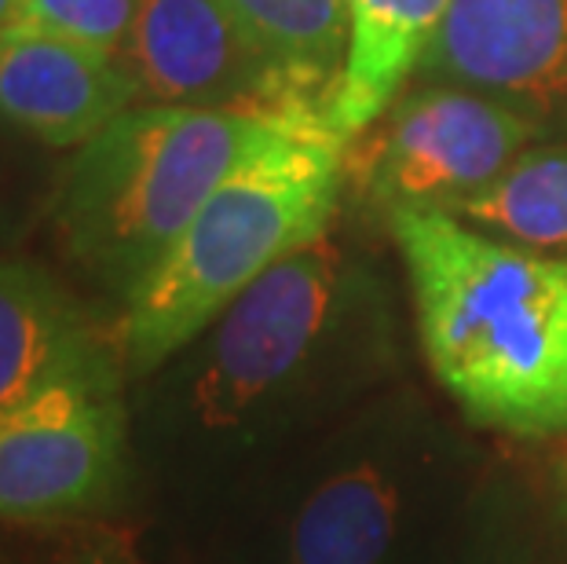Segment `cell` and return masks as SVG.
<instances>
[{
  "instance_id": "11",
  "label": "cell",
  "mask_w": 567,
  "mask_h": 564,
  "mask_svg": "<svg viewBox=\"0 0 567 564\" xmlns=\"http://www.w3.org/2000/svg\"><path fill=\"white\" fill-rule=\"evenodd\" d=\"M451 0H348L352 44L337 81L330 122L344 140L389 111L425 59Z\"/></svg>"
},
{
  "instance_id": "13",
  "label": "cell",
  "mask_w": 567,
  "mask_h": 564,
  "mask_svg": "<svg viewBox=\"0 0 567 564\" xmlns=\"http://www.w3.org/2000/svg\"><path fill=\"white\" fill-rule=\"evenodd\" d=\"M293 92L330 106L344 74L352 16L348 0H224Z\"/></svg>"
},
{
  "instance_id": "12",
  "label": "cell",
  "mask_w": 567,
  "mask_h": 564,
  "mask_svg": "<svg viewBox=\"0 0 567 564\" xmlns=\"http://www.w3.org/2000/svg\"><path fill=\"white\" fill-rule=\"evenodd\" d=\"M400 527L395 480L373 462L348 465L311 491L289 532V564H381Z\"/></svg>"
},
{
  "instance_id": "4",
  "label": "cell",
  "mask_w": 567,
  "mask_h": 564,
  "mask_svg": "<svg viewBox=\"0 0 567 564\" xmlns=\"http://www.w3.org/2000/svg\"><path fill=\"white\" fill-rule=\"evenodd\" d=\"M538 125L462 89H421L348 140L344 170L384 209L454 213L527 151Z\"/></svg>"
},
{
  "instance_id": "15",
  "label": "cell",
  "mask_w": 567,
  "mask_h": 564,
  "mask_svg": "<svg viewBox=\"0 0 567 564\" xmlns=\"http://www.w3.org/2000/svg\"><path fill=\"white\" fill-rule=\"evenodd\" d=\"M140 0H19L8 30L48 33L122 59Z\"/></svg>"
},
{
  "instance_id": "10",
  "label": "cell",
  "mask_w": 567,
  "mask_h": 564,
  "mask_svg": "<svg viewBox=\"0 0 567 564\" xmlns=\"http://www.w3.org/2000/svg\"><path fill=\"white\" fill-rule=\"evenodd\" d=\"M111 356L48 271L0 260V418L52 381Z\"/></svg>"
},
{
  "instance_id": "7",
  "label": "cell",
  "mask_w": 567,
  "mask_h": 564,
  "mask_svg": "<svg viewBox=\"0 0 567 564\" xmlns=\"http://www.w3.org/2000/svg\"><path fill=\"white\" fill-rule=\"evenodd\" d=\"M122 66L140 103L282 114L326 111L275 74L224 0H140Z\"/></svg>"
},
{
  "instance_id": "1",
  "label": "cell",
  "mask_w": 567,
  "mask_h": 564,
  "mask_svg": "<svg viewBox=\"0 0 567 564\" xmlns=\"http://www.w3.org/2000/svg\"><path fill=\"white\" fill-rule=\"evenodd\" d=\"M389 224L425 359L457 407L498 433H567V257L440 209H392Z\"/></svg>"
},
{
  "instance_id": "9",
  "label": "cell",
  "mask_w": 567,
  "mask_h": 564,
  "mask_svg": "<svg viewBox=\"0 0 567 564\" xmlns=\"http://www.w3.org/2000/svg\"><path fill=\"white\" fill-rule=\"evenodd\" d=\"M136 103L117 55L48 33H0V122L48 147H81Z\"/></svg>"
},
{
  "instance_id": "8",
  "label": "cell",
  "mask_w": 567,
  "mask_h": 564,
  "mask_svg": "<svg viewBox=\"0 0 567 564\" xmlns=\"http://www.w3.org/2000/svg\"><path fill=\"white\" fill-rule=\"evenodd\" d=\"M421 70L527 103L567 100V0H451Z\"/></svg>"
},
{
  "instance_id": "5",
  "label": "cell",
  "mask_w": 567,
  "mask_h": 564,
  "mask_svg": "<svg viewBox=\"0 0 567 564\" xmlns=\"http://www.w3.org/2000/svg\"><path fill=\"white\" fill-rule=\"evenodd\" d=\"M125 459V407L111 356L52 381L0 418V517L44 521L111 495Z\"/></svg>"
},
{
  "instance_id": "14",
  "label": "cell",
  "mask_w": 567,
  "mask_h": 564,
  "mask_svg": "<svg viewBox=\"0 0 567 564\" xmlns=\"http://www.w3.org/2000/svg\"><path fill=\"white\" fill-rule=\"evenodd\" d=\"M454 217L505 243L567 257V147L524 151L491 187L462 202Z\"/></svg>"
},
{
  "instance_id": "16",
  "label": "cell",
  "mask_w": 567,
  "mask_h": 564,
  "mask_svg": "<svg viewBox=\"0 0 567 564\" xmlns=\"http://www.w3.org/2000/svg\"><path fill=\"white\" fill-rule=\"evenodd\" d=\"M16 4L19 0H0V33H8L11 19H16Z\"/></svg>"
},
{
  "instance_id": "3",
  "label": "cell",
  "mask_w": 567,
  "mask_h": 564,
  "mask_svg": "<svg viewBox=\"0 0 567 564\" xmlns=\"http://www.w3.org/2000/svg\"><path fill=\"white\" fill-rule=\"evenodd\" d=\"M264 114L136 103L74 147L52 195L63 254L128 297L243 158Z\"/></svg>"
},
{
  "instance_id": "2",
  "label": "cell",
  "mask_w": 567,
  "mask_h": 564,
  "mask_svg": "<svg viewBox=\"0 0 567 564\" xmlns=\"http://www.w3.org/2000/svg\"><path fill=\"white\" fill-rule=\"evenodd\" d=\"M344 151L348 140L326 111L264 114L243 158L125 297L114 352L132 370L165 363L264 271L322 238L348 176Z\"/></svg>"
},
{
  "instance_id": "6",
  "label": "cell",
  "mask_w": 567,
  "mask_h": 564,
  "mask_svg": "<svg viewBox=\"0 0 567 564\" xmlns=\"http://www.w3.org/2000/svg\"><path fill=\"white\" fill-rule=\"evenodd\" d=\"M333 294L337 249L326 235L264 271L216 322L195 381L202 422L235 425L279 392L322 338Z\"/></svg>"
}]
</instances>
